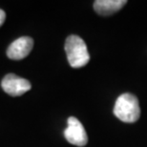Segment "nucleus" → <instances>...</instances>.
<instances>
[{"instance_id": "f257e3e1", "label": "nucleus", "mask_w": 147, "mask_h": 147, "mask_svg": "<svg viewBox=\"0 0 147 147\" xmlns=\"http://www.w3.org/2000/svg\"><path fill=\"white\" fill-rule=\"evenodd\" d=\"M114 114L121 121L136 122L140 117L139 99L136 96L129 93L120 95L115 103Z\"/></svg>"}, {"instance_id": "f03ea898", "label": "nucleus", "mask_w": 147, "mask_h": 147, "mask_svg": "<svg viewBox=\"0 0 147 147\" xmlns=\"http://www.w3.org/2000/svg\"><path fill=\"white\" fill-rule=\"evenodd\" d=\"M65 52L68 62L73 68H81L90 60V55L88 53L86 44L78 36L72 34L67 37Z\"/></svg>"}, {"instance_id": "7ed1b4c3", "label": "nucleus", "mask_w": 147, "mask_h": 147, "mask_svg": "<svg viewBox=\"0 0 147 147\" xmlns=\"http://www.w3.org/2000/svg\"><path fill=\"white\" fill-rule=\"evenodd\" d=\"M64 137L69 143L79 147L85 146L88 142V136L84 126L75 117L68 119V126L64 131Z\"/></svg>"}, {"instance_id": "20e7f679", "label": "nucleus", "mask_w": 147, "mask_h": 147, "mask_svg": "<svg viewBox=\"0 0 147 147\" xmlns=\"http://www.w3.org/2000/svg\"><path fill=\"white\" fill-rule=\"evenodd\" d=\"M1 86L4 92L8 95L11 96H19L30 91L32 84L27 79L20 78L14 74H8L2 79Z\"/></svg>"}, {"instance_id": "39448f33", "label": "nucleus", "mask_w": 147, "mask_h": 147, "mask_svg": "<svg viewBox=\"0 0 147 147\" xmlns=\"http://www.w3.org/2000/svg\"><path fill=\"white\" fill-rule=\"evenodd\" d=\"M34 47V39L30 36H21L9 46L7 55L13 60H20L28 57Z\"/></svg>"}, {"instance_id": "423d86ee", "label": "nucleus", "mask_w": 147, "mask_h": 147, "mask_svg": "<svg viewBox=\"0 0 147 147\" xmlns=\"http://www.w3.org/2000/svg\"><path fill=\"white\" fill-rule=\"evenodd\" d=\"M126 0H96L94 9L100 16H111L123 8Z\"/></svg>"}, {"instance_id": "0eeeda50", "label": "nucleus", "mask_w": 147, "mask_h": 147, "mask_svg": "<svg viewBox=\"0 0 147 147\" xmlns=\"http://www.w3.org/2000/svg\"><path fill=\"white\" fill-rule=\"evenodd\" d=\"M5 19H6V13H5V11L0 9V27H1V26L3 25V23H4Z\"/></svg>"}]
</instances>
